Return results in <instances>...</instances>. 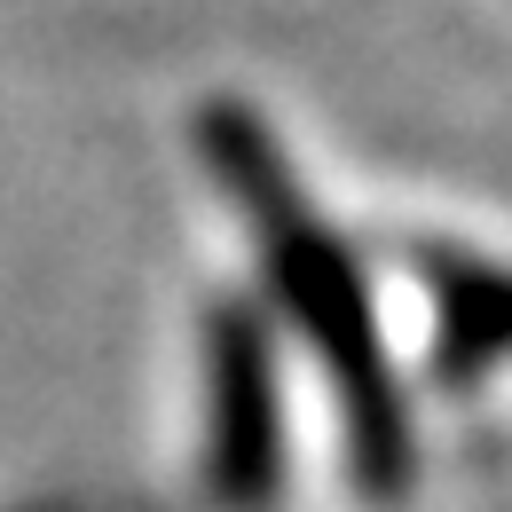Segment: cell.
<instances>
[{
	"label": "cell",
	"mask_w": 512,
	"mask_h": 512,
	"mask_svg": "<svg viewBox=\"0 0 512 512\" xmlns=\"http://www.w3.org/2000/svg\"><path fill=\"white\" fill-rule=\"evenodd\" d=\"M418 276L434 300V386L473 394L505 355V276L465 245H418Z\"/></svg>",
	"instance_id": "obj_3"
},
{
	"label": "cell",
	"mask_w": 512,
	"mask_h": 512,
	"mask_svg": "<svg viewBox=\"0 0 512 512\" xmlns=\"http://www.w3.org/2000/svg\"><path fill=\"white\" fill-rule=\"evenodd\" d=\"M284 363L260 300L221 292L205 308V497L221 512H276L284 497Z\"/></svg>",
	"instance_id": "obj_2"
},
{
	"label": "cell",
	"mask_w": 512,
	"mask_h": 512,
	"mask_svg": "<svg viewBox=\"0 0 512 512\" xmlns=\"http://www.w3.org/2000/svg\"><path fill=\"white\" fill-rule=\"evenodd\" d=\"M197 150H205L221 197L237 205V221L253 229L276 316L292 323V339L316 355V371L339 394L347 473H355L363 505H402L418 489V426H410V394H402L394 363H386L379 308H371L355 245L308 205L284 142H276V127L260 111L205 103L197 111Z\"/></svg>",
	"instance_id": "obj_1"
}]
</instances>
